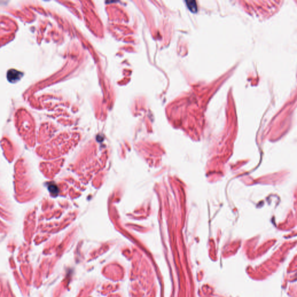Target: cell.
I'll return each instance as SVG.
<instances>
[{
    "instance_id": "1",
    "label": "cell",
    "mask_w": 297,
    "mask_h": 297,
    "mask_svg": "<svg viewBox=\"0 0 297 297\" xmlns=\"http://www.w3.org/2000/svg\"><path fill=\"white\" fill-rule=\"evenodd\" d=\"M23 74L15 69L9 70L7 73V78L9 82H15L18 81L22 77Z\"/></svg>"
},
{
    "instance_id": "2",
    "label": "cell",
    "mask_w": 297,
    "mask_h": 297,
    "mask_svg": "<svg viewBox=\"0 0 297 297\" xmlns=\"http://www.w3.org/2000/svg\"><path fill=\"white\" fill-rule=\"evenodd\" d=\"M186 3L187 4V7L192 12L195 13L197 12V6L196 4V2L194 1H186Z\"/></svg>"
}]
</instances>
